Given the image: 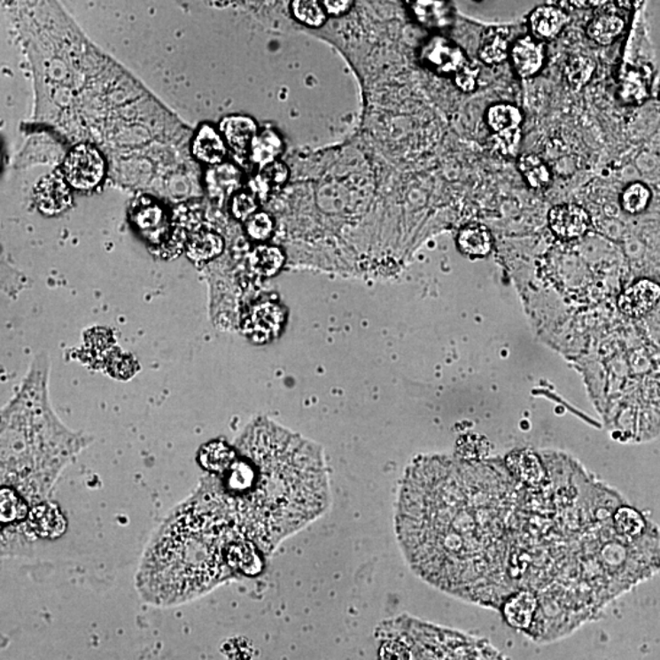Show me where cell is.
Here are the masks:
<instances>
[{
    "label": "cell",
    "instance_id": "1",
    "mask_svg": "<svg viewBox=\"0 0 660 660\" xmlns=\"http://www.w3.org/2000/svg\"><path fill=\"white\" fill-rule=\"evenodd\" d=\"M515 488L505 462L433 456L408 466L395 531L412 571L444 594L501 610Z\"/></svg>",
    "mask_w": 660,
    "mask_h": 660
},
{
    "label": "cell",
    "instance_id": "2",
    "mask_svg": "<svg viewBox=\"0 0 660 660\" xmlns=\"http://www.w3.org/2000/svg\"><path fill=\"white\" fill-rule=\"evenodd\" d=\"M234 446L231 465L208 478L243 537L270 555L330 508L323 454L266 418L249 424Z\"/></svg>",
    "mask_w": 660,
    "mask_h": 660
},
{
    "label": "cell",
    "instance_id": "3",
    "mask_svg": "<svg viewBox=\"0 0 660 660\" xmlns=\"http://www.w3.org/2000/svg\"><path fill=\"white\" fill-rule=\"evenodd\" d=\"M260 563L259 549L239 532L205 478L151 536L135 587L151 607H179L252 575Z\"/></svg>",
    "mask_w": 660,
    "mask_h": 660
},
{
    "label": "cell",
    "instance_id": "4",
    "mask_svg": "<svg viewBox=\"0 0 660 660\" xmlns=\"http://www.w3.org/2000/svg\"><path fill=\"white\" fill-rule=\"evenodd\" d=\"M48 377L50 359L43 353L2 412V487L14 489L31 508L48 503L61 473L92 442L57 416L48 395Z\"/></svg>",
    "mask_w": 660,
    "mask_h": 660
},
{
    "label": "cell",
    "instance_id": "5",
    "mask_svg": "<svg viewBox=\"0 0 660 660\" xmlns=\"http://www.w3.org/2000/svg\"><path fill=\"white\" fill-rule=\"evenodd\" d=\"M105 174V162L101 152L91 144H79L67 154L63 164V175L73 189L89 191L101 183Z\"/></svg>",
    "mask_w": 660,
    "mask_h": 660
},
{
    "label": "cell",
    "instance_id": "6",
    "mask_svg": "<svg viewBox=\"0 0 660 660\" xmlns=\"http://www.w3.org/2000/svg\"><path fill=\"white\" fill-rule=\"evenodd\" d=\"M617 307L627 320H647L660 308L659 280L653 278L633 280L617 296Z\"/></svg>",
    "mask_w": 660,
    "mask_h": 660
},
{
    "label": "cell",
    "instance_id": "7",
    "mask_svg": "<svg viewBox=\"0 0 660 660\" xmlns=\"http://www.w3.org/2000/svg\"><path fill=\"white\" fill-rule=\"evenodd\" d=\"M285 322V312L282 306L272 301L260 302L252 306L243 322L245 336L254 344L269 343L279 336Z\"/></svg>",
    "mask_w": 660,
    "mask_h": 660
},
{
    "label": "cell",
    "instance_id": "8",
    "mask_svg": "<svg viewBox=\"0 0 660 660\" xmlns=\"http://www.w3.org/2000/svg\"><path fill=\"white\" fill-rule=\"evenodd\" d=\"M72 186L63 173H50L38 182L35 201L42 214L53 217L66 212L73 204Z\"/></svg>",
    "mask_w": 660,
    "mask_h": 660
},
{
    "label": "cell",
    "instance_id": "9",
    "mask_svg": "<svg viewBox=\"0 0 660 660\" xmlns=\"http://www.w3.org/2000/svg\"><path fill=\"white\" fill-rule=\"evenodd\" d=\"M421 59L428 69L440 75L456 74L468 64L462 48L447 38L440 36L431 38L424 44L421 51Z\"/></svg>",
    "mask_w": 660,
    "mask_h": 660
},
{
    "label": "cell",
    "instance_id": "10",
    "mask_svg": "<svg viewBox=\"0 0 660 660\" xmlns=\"http://www.w3.org/2000/svg\"><path fill=\"white\" fill-rule=\"evenodd\" d=\"M549 228L560 240H576L587 233L591 218L581 206L565 204L550 209Z\"/></svg>",
    "mask_w": 660,
    "mask_h": 660
},
{
    "label": "cell",
    "instance_id": "11",
    "mask_svg": "<svg viewBox=\"0 0 660 660\" xmlns=\"http://www.w3.org/2000/svg\"><path fill=\"white\" fill-rule=\"evenodd\" d=\"M221 134L235 153L246 154L250 152L251 144L259 132L253 119L245 115H230L221 120Z\"/></svg>",
    "mask_w": 660,
    "mask_h": 660
},
{
    "label": "cell",
    "instance_id": "12",
    "mask_svg": "<svg viewBox=\"0 0 660 660\" xmlns=\"http://www.w3.org/2000/svg\"><path fill=\"white\" fill-rule=\"evenodd\" d=\"M193 156L209 166H219L224 162L228 144L221 132L211 125L205 124L196 132L192 143Z\"/></svg>",
    "mask_w": 660,
    "mask_h": 660
},
{
    "label": "cell",
    "instance_id": "13",
    "mask_svg": "<svg viewBox=\"0 0 660 660\" xmlns=\"http://www.w3.org/2000/svg\"><path fill=\"white\" fill-rule=\"evenodd\" d=\"M511 60L518 75L531 77L542 69L544 63V47L532 37L518 40L511 50Z\"/></svg>",
    "mask_w": 660,
    "mask_h": 660
},
{
    "label": "cell",
    "instance_id": "14",
    "mask_svg": "<svg viewBox=\"0 0 660 660\" xmlns=\"http://www.w3.org/2000/svg\"><path fill=\"white\" fill-rule=\"evenodd\" d=\"M224 240L214 231L199 230L186 241V254L192 262L205 263L223 252Z\"/></svg>",
    "mask_w": 660,
    "mask_h": 660
},
{
    "label": "cell",
    "instance_id": "15",
    "mask_svg": "<svg viewBox=\"0 0 660 660\" xmlns=\"http://www.w3.org/2000/svg\"><path fill=\"white\" fill-rule=\"evenodd\" d=\"M530 24L537 37L553 40L568 24V15L556 6L543 5L531 14Z\"/></svg>",
    "mask_w": 660,
    "mask_h": 660
},
{
    "label": "cell",
    "instance_id": "16",
    "mask_svg": "<svg viewBox=\"0 0 660 660\" xmlns=\"http://www.w3.org/2000/svg\"><path fill=\"white\" fill-rule=\"evenodd\" d=\"M457 247L472 259L488 256L493 247L491 231L483 225H468L457 235Z\"/></svg>",
    "mask_w": 660,
    "mask_h": 660
},
{
    "label": "cell",
    "instance_id": "17",
    "mask_svg": "<svg viewBox=\"0 0 660 660\" xmlns=\"http://www.w3.org/2000/svg\"><path fill=\"white\" fill-rule=\"evenodd\" d=\"M237 456L235 446L223 440H214L199 449L198 462L209 475H221L231 465Z\"/></svg>",
    "mask_w": 660,
    "mask_h": 660
},
{
    "label": "cell",
    "instance_id": "18",
    "mask_svg": "<svg viewBox=\"0 0 660 660\" xmlns=\"http://www.w3.org/2000/svg\"><path fill=\"white\" fill-rule=\"evenodd\" d=\"M509 51V30L504 27L487 28L482 35L481 46H479V59L485 64L503 63L508 58Z\"/></svg>",
    "mask_w": 660,
    "mask_h": 660
},
{
    "label": "cell",
    "instance_id": "19",
    "mask_svg": "<svg viewBox=\"0 0 660 660\" xmlns=\"http://www.w3.org/2000/svg\"><path fill=\"white\" fill-rule=\"evenodd\" d=\"M285 263V256L279 247L260 245L250 253L249 266L257 276L270 278L278 275Z\"/></svg>",
    "mask_w": 660,
    "mask_h": 660
},
{
    "label": "cell",
    "instance_id": "20",
    "mask_svg": "<svg viewBox=\"0 0 660 660\" xmlns=\"http://www.w3.org/2000/svg\"><path fill=\"white\" fill-rule=\"evenodd\" d=\"M415 18L422 25L431 28H443L452 22V8L444 2L410 3Z\"/></svg>",
    "mask_w": 660,
    "mask_h": 660
},
{
    "label": "cell",
    "instance_id": "21",
    "mask_svg": "<svg viewBox=\"0 0 660 660\" xmlns=\"http://www.w3.org/2000/svg\"><path fill=\"white\" fill-rule=\"evenodd\" d=\"M283 151L282 138L272 130H264L257 134L251 144V158L260 168L276 162V158Z\"/></svg>",
    "mask_w": 660,
    "mask_h": 660
},
{
    "label": "cell",
    "instance_id": "22",
    "mask_svg": "<svg viewBox=\"0 0 660 660\" xmlns=\"http://www.w3.org/2000/svg\"><path fill=\"white\" fill-rule=\"evenodd\" d=\"M2 504V524L8 528L12 524L24 523L30 517L31 507L14 489L2 487L0 492Z\"/></svg>",
    "mask_w": 660,
    "mask_h": 660
},
{
    "label": "cell",
    "instance_id": "23",
    "mask_svg": "<svg viewBox=\"0 0 660 660\" xmlns=\"http://www.w3.org/2000/svg\"><path fill=\"white\" fill-rule=\"evenodd\" d=\"M289 179V169L284 163L276 162L269 164L260 169L259 175L253 180L254 192L259 193L260 198H267L269 193L278 191L285 185Z\"/></svg>",
    "mask_w": 660,
    "mask_h": 660
},
{
    "label": "cell",
    "instance_id": "24",
    "mask_svg": "<svg viewBox=\"0 0 660 660\" xmlns=\"http://www.w3.org/2000/svg\"><path fill=\"white\" fill-rule=\"evenodd\" d=\"M624 28L625 21L620 16L605 14L597 16L591 21L587 28V34L592 41L597 42L602 46H607V44L613 43L620 36Z\"/></svg>",
    "mask_w": 660,
    "mask_h": 660
},
{
    "label": "cell",
    "instance_id": "25",
    "mask_svg": "<svg viewBox=\"0 0 660 660\" xmlns=\"http://www.w3.org/2000/svg\"><path fill=\"white\" fill-rule=\"evenodd\" d=\"M132 221L144 234H158L163 230L166 214L159 205L153 201L138 202L132 214Z\"/></svg>",
    "mask_w": 660,
    "mask_h": 660
},
{
    "label": "cell",
    "instance_id": "26",
    "mask_svg": "<svg viewBox=\"0 0 660 660\" xmlns=\"http://www.w3.org/2000/svg\"><path fill=\"white\" fill-rule=\"evenodd\" d=\"M487 122L495 134L520 130L523 114L511 105H494L488 109Z\"/></svg>",
    "mask_w": 660,
    "mask_h": 660
},
{
    "label": "cell",
    "instance_id": "27",
    "mask_svg": "<svg viewBox=\"0 0 660 660\" xmlns=\"http://www.w3.org/2000/svg\"><path fill=\"white\" fill-rule=\"evenodd\" d=\"M241 175L233 164L221 163L209 170V191L215 195H229L239 188Z\"/></svg>",
    "mask_w": 660,
    "mask_h": 660
},
{
    "label": "cell",
    "instance_id": "28",
    "mask_svg": "<svg viewBox=\"0 0 660 660\" xmlns=\"http://www.w3.org/2000/svg\"><path fill=\"white\" fill-rule=\"evenodd\" d=\"M518 169L528 185L533 189H544L550 183L548 167L536 154H524L518 159Z\"/></svg>",
    "mask_w": 660,
    "mask_h": 660
},
{
    "label": "cell",
    "instance_id": "29",
    "mask_svg": "<svg viewBox=\"0 0 660 660\" xmlns=\"http://www.w3.org/2000/svg\"><path fill=\"white\" fill-rule=\"evenodd\" d=\"M650 201L652 191L646 183L641 182H631L621 193V207L627 214H643L649 207Z\"/></svg>",
    "mask_w": 660,
    "mask_h": 660
},
{
    "label": "cell",
    "instance_id": "30",
    "mask_svg": "<svg viewBox=\"0 0 660 660\" xmlns=\"http://www.w3.org/2000/svg\"><path fill=\"white\" fill-rule=\"evenodd\" d=\"M291 11L296 20L308 26V27H321L327 20L328 14L322 3L296 0V2H292Z\"/></svg>",
    "mask_w": 660,
    "mask_h": 660
},
{
    "label": "cell",
    "instance_id": "31",
    "mask_svg": "<svg viewBox=\"0 0 660 660\" xmlns=\"http://www.w3.org/2000/svg\"><path fill=\"white\" fill-rule=\"evenodd\" d=\"M275 230V221L266 212H257L246 221V233L254 241L268 240Z\"/></svg>",
    "mask_w": 660,
    "mask_h": 660
},
{
    "label": "cell",
    "instance_id": "32",
    "mask_svg": "<svg viewBox=\"0 0 660 660\" xmlns=\"http://www.w3.org/2000/svg\"><path fill=\"white\" fill-rule=\"evenodd\" d=\"M259 204L253 193L239 191L231 198V214L237 221H247L257 214Z\"/></svg>",
    "mask_w": 660,
    "mask_h": 660
},
{
    "label": "cell",
    "instance_id": "33",
    "mask_svg": "<svg viewBox=\"0 0 660 660\" xmlns=\"http://www.w3.org/2000/svg\"><path fill=\"white\" fill-rule=\"evenodd\" d=\"M594 72V63L588 58L575 57L568 63L566 75L572 85H584Z\"/></svg>",
    "mask_w": 660,
    "mask_h": 660
},
{
    "label": "cell",
    "instance_id": "34",
    "mask_svg": "<svg viewBox=\"0 0 660 660\" xmlns=\"http://www.w3.org/2000/svg\"><path fill=\"white\" fill-rule=\"evenodd\" d=\"M379 660H411L410 648L402 641H386L379 649Z\"/></svg>",
    "mask_w": 660,
    "mask_h": 660
},
{
    "label": "cell",
    "instance_id": "35",
    "mask_svg": "<svg viewBox=\"0 0 660 660\" xmlns=\"http://www.w3.org/2000/svg\"><path fill=\"white\" fill-rule=\"evenodd\" d=\"M494 147L499 153L504 154V156H511L515 153V151L518 148V143H520V130L505 132V134H495Z\"/></svg>",
    "mask_w": 660,
    "mask_h": 660
},
{
    "label": "cell",
    "instance_id": "36",
    "mask_svg": "<svg viewBox=\"0 0 660 660\" xmlns=\"http://www.w3.org/2000/svg\"><path fill=\"white\" fill-rule=\"evenodd\" d=\"M478 67L472 64H466L462 70L455 74L457 87L463 92H472L478 86Z\"/></svg>",
    "mask_w": 660,
    "mask_h": 660
},
{
    "label": "cell",
    "instance_id": "37",
    "mask_svg": "<svg viewBox=\"0 0 660 660\" xmlns=\"http://www.w3.org/2000/svg\"><path fill=\"white\" fill-rule=\"evenodd\" d=\"M323 4L325 12L328 15L331 16H341L346 14L350 11L351 6L353 3L349 0H339V2H331V0H325L322 3Z\"/></svg>",
    "mask_w": 660,
    "mask_h": 660
}]
</instances>
